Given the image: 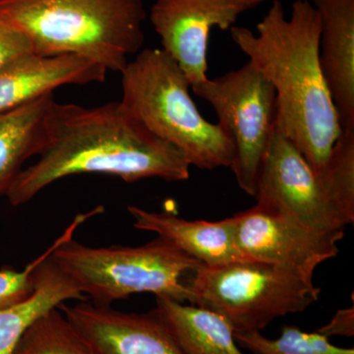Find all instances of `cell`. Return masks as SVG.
<instances>
[{
    "mask_svg": "<svg viewBox=\"0 0 354 354\" xmlns=\"http://www.w3.org/2000/svg\"><path fill=\"white\" fill-rule=\"evenodd\" d=\"M39 157L7 191L12 206L31 201L50 184L75 174H108L128 183L152 177L189 178L183 153L149 131L120 101L94 108L51 102Z\"/></svg>",
    "mask_w": 354,
    "mask_h": 354,
    "instance_id": "cell-1",
    "label": "cell"
},
{
    "mask_svg": "<svg viewBox=\"0 0 354 354\" xmlns=\"http://www.w3.org/2000/svg\"><path fill=\"white\" fill-rule=\"evenodd\" d=\"M127 111L153 135L176 147L200 169L232 167L234 146L218 123L203 118L189 93V81L165 50L139 51L121 72Z\"/></svg>",
    "mask_w": 354,
    "mask_h": 354,
    "instance_id": "cell-4",
    "label": "cell"
},
{
    "mask_svg": "<svg viewBox=\"0 0 354 354\" xmlns=\"http://www.w3.org/2000/svg\"><path fill=\"white\" fill-rule=\"evenodd\" d=\"M108 72L102 65L78 55L27 53L0 68V114L51 94L62 86L104 82Z\"/></svg>",
    "mask_w": 354,
    "mask_h": 354,
    "instance_id": "cell-12",
    "label": "cell"
},
{
    "mask_svg": "<svg viewBox=\"0 0 354 354\" xmlns=\"http://www.w3.org/2000/svg\"><path fill=\"white\" fill-rule=\"evenodd\" d=\"M186 354H244L220 314L197 305L157 297L153 309Z\"/></svg>",
    "mask_w": 354,
    "mask_h": 354,
    "instance_id": "cell-16",
    "label": "cell"
},
{
    "mask_svg": "<svg viewBox=\"0 0 354 354\" xmlns=\"http://www.w3.org/2000/svg\"><path fill=\"white\" fill-rule=\"evenodd\" d=\"M241 15L230 0H157L150 10L162 50L183 70L191 87L208 79L211 30H230Z\"/></svg>",
    "mask_w": 354,
    "mask_h": 354,
    "instance_id": "cell-10",
    "label": "cell"
},
{
    "mask_svg": "<svg viewBox=\"0 0 354 354\" xmlns=\"http://www.w3.org/2000/svg\"><path fill=\"white\" fill-rule=\"evenodd\" d=\"M87 298L48 256L35 270L32 295L0 309V354H12L25 330L39 317L66 300Z\"/></svg>",
    "mask_w": 354,
    "mask_h": 354,
    "instance_id": "cell-15",
    "label": "cell"
},
{
    "mask_svg": "<svg viewBox=\"0 0 354 354\" xmlns=\"http://www.w3.org/2000/svg\"><path fill=\"white\" fill-rule=\"evenodd\" d=\"M53 94L0 114V195H6L23 165L44 148V120Z\"/></svg>",
    "mask_w": 354,
    "mask_h": 354,
    "instance_id": "cell-17",
    "label": "cell"
},
{
    "mask_svg": "<svg viewBox=\"0 0 354 354\" xmlns=\"http://www.w3.org/2000/svg\"><path fill=\"white\" fill-rule=\"evenodd\" d=\"M34 51L29 39L17 30L0 21V68Z\"/></svg>",
    "mask_w": 354,
    "mask_h": 354,
    "instance_id": "cell-21",
    "label": "cell"
},
{
    "mask_svg": "<svg viewBox=\"0 0 354 354\" xmlns=\"http://www.w3.org/2000/svg\"><path fill=\"white\" fill-rule=\"evenodd\" d=\"M76 230V223H71L48 250L32 260L22 271H17L11 267L0 269V309L18 304L32 295L34 290V272L37 266L51 255L59 244L72 239Z\"/></svg>",
    "mask_w": 354,
    "mask_h": 354,
    "instance_id": "cell-20",
    "label": "cell"
},
{
    "mask_svg": "<svg viewBox=\"0 0 354 354\" xmlns=\"http://www.w3.org/2000/svg\"><path fill=\"white\" fill-rule=\"evenodd\" d=\"M256 30L232 26L230 36L272 84L277 125L318 174L342 132L320 64V15L309 0H295L286 17L274 0Z\"/></svg>",
    "mask_w": 354,
    "mask_h": 354,
    "instance_id": "cell-2",
    "label": "cell"
},
{
    "mask_svg": "<svg viewBox=\"0 0 354 354\" xmlns=\"http://www.w3.org/2000/svg\"><path fill=\"white\" fill-rule=\"evenodd\" d=\"M234 236L246 260L278 266L308 283L317 268L337 257L344 230L325 232L307 227L281 211L257 201L232 216Z\"/></svg>",
    "mask_w": 354,
    "mask_h": 354,
    "instance_id": "cell-9",
    "label": "cell"
},
{
    "mask_svg": "<svg viewBox=\"0 0 354 354\" xmlns=\"http://www.w3.org/2000/svg\"><path fill=\"white\" fill-rule=\"evenodd\" d=\"M213 106L234 146L232 171L241 189L256 197L260 172L277 127L276 91L251 62L193 86Z\"/></svg>",
    "mask_w": 354,
    "mask_h": 354,
    "instance_id": "cell-7",
    "label": "cell"
},
{
    "mask_svg": "<svg viewBox=\"0 0 354 354\" xmlns=\"http://www.w3.org/2000/svg\"><path fill=\"white\" fill-rule=\"evenodd\" d=\"M230 1L242 14L248 9L257 6L264 0H230Z\"/></svg>",
    "mask_w": 354,
    "mask_h": 354,
    "instance_id": "cell-23",
    "label": "cell"
},
{
    "mask_svg": "<svg viewBox=\"0 0 354 354\" xmlns=\"http://www.w3.org/2000/svg\"><path fill=\"white\" fill-rule=\"evenodd\" d=\"M127 209L137 230L153 232L203 265L214 267L248 261L237 246L232 218L188 221L171 212H150L136 206Z\"/></svg>",
    "mask_w": 354,
    "mask_h": 354,
    "instance_id": "cell-14",
    "label": "cell"
},
{
    "mask_svg": "<svg viewBox=\"0 0 354 354\" xmlns=\"http://www.w3.org/2000/svg\"><path fill=\"white\" fill-rule=\"evenodd\" d=\"M51 259L100 306L145 292L190 302L189 286L183 278L203 265L160 236L141 246L97 248L70 239L55 248Z\"/></svg>",
    "mask_w": 354,
    "mask_h": 354,
    "instance_id": "cell-5",
    "label": "cell"
},
{
    "mask_svg": "<svg viewBox=\"0 0 354 354\" xmlns=\"http://www.w3.org/2000/svg\"><path fill=\"white\" fill-rule=\"evenodd\" d=\"M321 19L320 64L342 130H354V0H313Z\"/></svg>",
    "mask_w": 354,
    "mask_h": 354,
    "instance_id": "cell-13",
    "label": "cell"
},
{
    "mask_svg": "<svg viewBox=\"0 0 354 354\" xmlns=\"http://www.w3.org/2000/svg\"><path fill=\"white\" fill-rule=\"evenodd\" d=\"M241 346L255 354H354L353 348H337L329 337L305 333L295 326H286L278 339H269L257 330L234 333Z\"/></svg>",
    "mask_w": 354,
    "mask_h": 354,
    "instance_id": "cell-19",
    "label": "cell"
},
{
    "mask_svg": "<svg viewBox=\"0 0 354 354\" xmlns=\"http://www.w3.org/2000/svg\"><path fill=\"white\" fill-rule=\"evenodd\" d=\"M188 286L190 304L220 314L234 333L260 332L279 317L304 312L321 292L283 268L254 261L200 266Z\"/></svg>",
    "mask_w": 354,
    "mask_h": 354,
    "instance_id": "cell-6",
    "label": "cell"
},
{
    "mask_svg": "<svg viewBox=\"0 0 354 354\" xmlns=\"http://www.w3.org/2000/svg\"><path fill=\"white\" fill-rule=\"evenodd\" d=\"M317 332L319 334L330 337L333 335H344V337H353L354 335V308L339 310L333 317L329 324L323 326Z\"/></svg>",
    "mask_w": 354,
    "mask_h": 354,
    "instance_id": "cell-22",
    "label": "cell"
},
{
    "mask_svg": "<svg viewBox=\"0 0 354 354\" xmlns=\"http://www.w3.org/2000/svg\"><path fill=\"white\" fill-rule=\"evenodd\" d=\"M255 198L315 230L344 232L354 221V212L339 201L325 174L312 169L278 125L265 156Z\"/></svg>",
    "mask_w": 354,
    "mask_h": 354,
    "instance_id": "cell-8",
    "label": "cell"
},
{
    "mask_svg": "<svg viewBox=\"0 0 354 354\" xmlns=\"http://www.w3.org/2000/svg\"><path fill=\"white\" fill-rule=\"evenodd\" d=\"M12 354H95L62 310L53 308L25 330Z\"/></svg>",
    "mask_w": 354,
    "mask_h": 354,
    "instance_id": "cell-18",
    "label": "cell"
},
{
    "mask_svg": "<svg viewBox=\"0 0 354 354\" xmlns=\"http://www.w3.org/2000/svg\"><path fill=\"white\" fill-rule=\"evenodd\" d=\"M58 308L95 354H186L153 310L127 313L85 300Z\"/></svg>",
    "mask_w": 354,
    "mask_h": 354,
    "instance_id": "cell-11",
    "label": "cell"
},
{
    "mask_svg": "<svg viewBox=\"0 0 354 354\" xmlns=\"http://www.w3.org/2000/svg\"><path fill=\"white\" fill-rule=\"evenodd\" d=\"M144 0H0V21L41 57L74 55L121 73L145 41Z\"/></svg>",
    "mask_w": 354,
    "mask_h": 354,
    "instance_id": "cell-3",
    "label": "cell"
}]
</instances>
